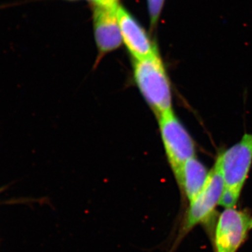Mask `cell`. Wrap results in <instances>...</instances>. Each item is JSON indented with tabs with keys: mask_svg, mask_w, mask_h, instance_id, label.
I'll use <instances>...</instances> for the list:
<instances>
[{
	"mask_svg": "<svg viewBox=\"0 0 252 252\" xmlns=\"http://www.w3.org/2000/svg\"><path fill=\"white\" fill-rule=\"evenodd\" d=\"M133 76L141 94L157 118L172 110L171 85L158 51L134 61Z\"/></svg>",
	"mask_w": 252,
	"mask_h": 252,
	"instance_id": "6da1fadb",
	"label": "cell"
},
{
	"mask_svg": "<svg viewBox=\"0 0 252 252\" xmlns=\"http://www.w3.org/2000/svg\"><path fill=\"white\" fill-rule=\"evenodd\" d=\"M217 159L224 182L220 205L225 208L235 207L252 165V132L245 134Z\"/></svg>",
	"mask_w": 252,
	"mask_h": 252,
	"instance_id": "7a4b0ae2",
	"label": "cell"
},
{
	"mask_svg": "<svg viewBox=\"0 0 252 252\" xmlns=\"http://www.w3.org/2000/svg\"><path fill=\"white\" fill-rule=\"evenodd\" d=\"M158 119L167 160L177 182L186 162L195 157V143L173 110L164 113Z\"/></svg>",
	"mask_w": 252,
	"mask_h": 252,
	"instance_id": "3957f363",
	"label": "cell"
},
{
	"mask_svg": "<svg viewBox=\"0 0 252 252\" xmlns=\"http://www.w3.org/2000/svg\"><path fill=\"white\" fill-rule=\"evenodd\" d=\"M224 189V182L220 161L217 159L215 165L209 172L205 185L200 193L192 200L176 240L175 247L197 225L205 223L211 218L220 204Z\"/></svg>",
	"mask_w": 252,
	"mask_h": 252,
	"instance_id": "277c9868",
	"label": "cell"
},
{
	"mask_svg": "<svg viewBox=\"0 0 252 252\" xmlns=\"http://www.w3.org/2000/svg\"><path fill=\"white\" fill-rule=\"evenodd\" d=\"M252 230V216L248 212L225 208L219 217L215 229V252H237Z\"/></svg>",
	"mask_w": 252,
	"mask_h": 252,
	"instance_id": "5b68a950",
	"label": "cell"
},
{
	"mask_svg": "<svg viewBox=\"0 0 252 252\" xmlns=\"http://www.w3.org/2000/svg\"><path fill=\"white\" fill-rule=\"evenodd\" d=\"M118 5L94 4V40L99 57L119 49L123 44L117 14Z\"/></svg>",
	"mask_w": 252,
	"mask_h": 252,
	"instance_id": "8992f818",
	"label": "cell"
},
{
	"mask_svg": "<svg viewBox=\"0 0 252 252\" xmlns=\"http://www.w3.org/2000/svg\"><path fill=\"white\" fill-rule=\"evenodd\" d=\"M117 14L123 43L134 61L146 59L158 52L157 46L147 32L130 12L119 4Z\"/></svg>",
	"mask_w": 252,
	"mask_h": 252,
	"instance_id": "52a82bcc",
	"label": "cell"
},
{
	"mask_svg": "<svg viewBox=\"0 0 252 252\" xmlns=\"http://www.w3.org/2000/svg\"><path fill=\"white\" fill-rule=\"evenodd\" d=\"M206 167L196 157L187 160L182 168L177 184L185 193L189 203L192 201L202 190L209 175Z\"/></svg>",
	"mask_w": 252,
	"mask_h": 252,
	"instance_id": "ba28073f",
	"label": "cell"
},
{
	"mask_svg": "<svg viewBox=\"0 0 252 252\" xmlns=\"http://www.w3.org/2000/svg\"><path fill=\"white\" fill-rule=\"evenodd\" d=\"M165 0H147L151 26L155 28L158 22Z\"/></svg>",
	"mask_w": 252,
	"mask_h": 252,
	"instance_id": "9c48e42d",
	"label": "cell"
},
{
	"mask_svg": "<svg viewBox=\"0 0 252 252\" xmlns=\"http://www.w3.org/2000/svg\"><path fill=\"white\" fill-rule=\"evenodd\" d=\"M118 4V0H97L94 4H102V5H115Z\"/></svg>",
	"mask_w": 252,
	"mask_h": 252,
	"instance_id": "30bf717a",
	"label": "cell"
},
{
	"mask_svg": "<svg viewBox=\"0 0 252 252\" xmlns=\"http://www.w3.org/2000/svg\"><path fill=\"white\" fill-rule=\"evenodd\" d=\"M90 1H92L93 3H94L97 0H90Z\"/></svg>",
	"mask_w": 252,
	"mask_h": 252,
	"instance_id": "8fae6325",
	"label": "cell"
}]
</instances>
